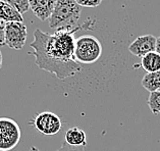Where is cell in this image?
I'll use <instances>...</instances> for the list:
<instances>
[{"mask_svg":"<svg viewBox=\"0 0 160 151\" xmlns=\"http://www.w3.org/2000/svg\"><path fill=\"white\" fill-rule=\"evenodd\" d=\"M80 25V24H79ZM75 29L57 30L54 34L36 30L34 32V41L31 52L35 56L37 67L52 73L59 80L75 77L83 72V68L76 61V34Z\"/></svg>","mask_w":160,"mask_h":151,"instance_id":"1","label":"cell"},{"mask_svg":"<svg viewBox=\"0 0 160 151\" xmlns=\"http://www.w3.org/2000/svg\"><path fill=\"white\" fill-rule=\"evenodd\" d=\"M101 22L98 20L96 35L94 34H83L79 37H76V50L75 58L76 61L82 68L94 67L96 63L104 59L106 49H110L112 46H105L109 43L108 36H104L106 29L100 27Z\"/></svg>","mask_w":160,"mask_h":151,"instance_id":"2","label":"cell"},{"mask_svg":"<svg viewBox=\"0 0 160 151\" xmlns=\"http://www.w3.org/2000/svg\"><path fill=\"white\" fill-rule=\"evenodd\" d=\"M82 7L76 0H57L55 8L49 18V27L53 30H69L79 26Z\"/></svg>","mask_w":160,"mask_h":151,"instance_id":"3","label":"cell"},{"mask_svg":"<svg viewBox=\"0 0 160 151\" xmlns=\"http://www.w3.org/2000/svg\"><path fill=\"white\" fill-rule=\"evenodd\" d=\"M21 141V128L9 118H0V151L13 149Z\"/></svg>","mask_w":160,"mask_h":151,"instance_id":"4","label":"cell"},{"mask_svg":"<svg viewBox=\"0 0 160 151\" xmlns=\"http://www.w3.org/2000/svg\"><path fill=\"white\" fill-rule=\"evenodd\" d=\"M32 123L37 131L43 135H47V136L56 135L62 128L60 118L51 111H43L37 114Z\"/></svg>","mask_w":160,"mask_h":151,"instance_id":"5","label":"cell"},{"mask_svg":"<svg viewBox=\"0 0 160 151\" xmlns=\"http://www.w3.org/2000/svg\"><path fill=\"white\" fill-rule=\"evenodd\" d=\"M27 36H28V30L24 23H6L5 43L9 48L14 50L22 49L26 44Z\"/></svg>","mask_w":160,"mask_h":151,"instance_id":"6","label":"cell"},{"mask_svg":"<svg viewBox=\"0 0 160 151\" xmlns=\"http://www.w3.org/2000/svg\"><path fill=\"white\" fill-rule=\"evenodd\" d=\"M156 41H157V38H155L153 35L139 36L128 45V52L137 57L143 58L148 53L155 51Z\"/></svg>","mask_w":160,"mask_h":151,"instance_id":"7","label":"cell"},{"mask_svg":"<svg viewBox=\"0 0 160 151\" xmlns=\"http://www.w3.org/2000/svg\"><path fill=\"white\" fill-rule=\"evenodd\" d=\"M57 0H30V7L40 21H47L55 8Z\"/></svg>","mask_w":160,"mask_h":151,"instance_id":"8","label":"cell"},{"mask_svg":"<svg viewBox=\"0 0 160 151\" xmlns=\"http://www.w3.org/2000/svg\"><path fill=\"white\" fill-rule=\"evenodd\" d=\"M0 20L5 23H22L24 18L5 0H0Z\"/></svg>","mask_w":160,"mask_h":151,"instance_id":"9","label":"cell"},{"mask_svg":"<svg viewBox=\"0 0 160 151\" xmlns=\"http://www.w3.org/2000/svg\"><path fill=\"white\" fill-rule=\"evenodd\" d=\"M65 142L72 146H83L87 145V135L85 131L78 127H72L66 131L65 133Z\"/></svg>","mask_w":160,"mask_h":151,"instance_id":"10","label":"cell"},{"mask_svg":"<svg viewBox=\"0 0 160 151\" xmlns=\"http://www.w3.org/2000/svg\"><path fill=\"white\" fill-rule=\"evenodd\" d=\"M141 65L147 73L160 71V54L156 51L148 53L142 58Z\"/></svg>","mask_w":160,"mask_h":151,"instance_id":"11","label":"cell"},{"mask_svg":"<svg viewBox=\"0 0 160 151\" xmlns=\"http://www.w3.org/2000/svg\"><path fill=\"white\" fill-rule=\"evenodd\" d=\"M142 86L150 93L159 91L160 89V71L146 73L142 79Z\"/></svg>","mask_w":160,"mask_h":151,"instance_id":"12","label":"cell"},{"mask_svg":"<svg viewBox=\"0 0 160 151\" xmlns=\"http://www.w3.org/2000/svg\"><path fill=\"white\" fill-rule=\"evenodd\" d=\"M147 103L152 113L155 115L159 114L160 113V91H155L150 93Z\"/></svg>","mask_w":160,"mask_h":151,"instance_id":"13","label":"cell"},{"mask_svg":"<svg viewBox=\"0 0 160 151\" xmlns=\"http://www.w3.org/2000/svg\"><path fill=\"white\" fill-rule=\"evenodd\" d=\"M7 3L13 7V8L18 11L22 15L26 13L31 7H30V0H5Z\"/></svg>","mask_w":160,"mask_h":151,"instance_id":"14","label":"cell"},{"mask_svg":"<svg viewBox=\"0 0 160 151\" xmlns=\"http://www.w3.org/2000/svg\"><path fill=\"white\" fill-rule=\"evenodd\" d=\"M102 1L103 0H76V2L81 7H89V8H96Z\"/></svg>","mask_w":160,"mask_h":151,"instance_id":"15","label":"cell"},{"mask_svg":"<svg viewBox=\"0 0 160 151\" xmlns=\"http://www.w3.org/2000/svg\"><path fill=\"white\" fill-rule=\"evenodd\" d=\"M57 151H85L83 146H72L69 145L68 143L63 142V144Z\"/></svg>","mask_w":160,"mask_h":151,"instance_id":"16","label":"cell"},{"mask_svg":"<svg viewBox=\"0 0 160 151\" xmlns=\"http://www.w3.org/2000/svg\"><path fill=\"white\" fill-rule=\"evenodd\" d=\"M5 28H6V23L0 20V46L6 45V43H5Z\"/></svg>","mask_w":160,"mask_h":151,"instance_id":"17","label":"cell"},{"mask_svg":"<svg viewBox=\"0 0 160 151\" xmlns=\"http://www.w3.org/2000/svg\"><path fill=\"white\" fill-rule=\"evenodd\" d=\"M156 52L158 54H160V36L157 38V41H156Z\"/></svg>","mask_w":160,"mask_h":151,"instance_id":"18","label":"cell"},{"mask_svg":"<svg viewBox=\"0 0 160 151\" xmlns=\"http://www.w3.org/2000/svg\"><path fill=\"white\" fill-rule=\"evenodd\" d=\"M29 151H41V150L39 149V148H37V147L32 146V147H31V148H30V150H29Z\"/></svg>","mask_w":160,"mask_h":151,"instance_id":"19","label":"cell"},{"mask_svg":"<svg viewBox=\"0 0 160 151\" xmlns=\"http://www.w3.org/2000/svg\"><path fill=\"white\" fill-rule=\"evenodd\" d=\"M1 67H2V53L0 51V68H1Z\"/></svg>","mask_w":160,"mask_h":151,"instance_id":"20","label":"cell"},{"mask_svg":"<svg viewBox=\"0 0 160 151\" xmlns=\"http://www.w3.org/2000/svg\"><path fill=\"white\" fill-rule=\"evenodd\" d=\"M159 91H160V89H159Z\"/></svg>","mask_w":160,"mask_h":151,"instance_id":"21","label":"cell"}]
</instances>
